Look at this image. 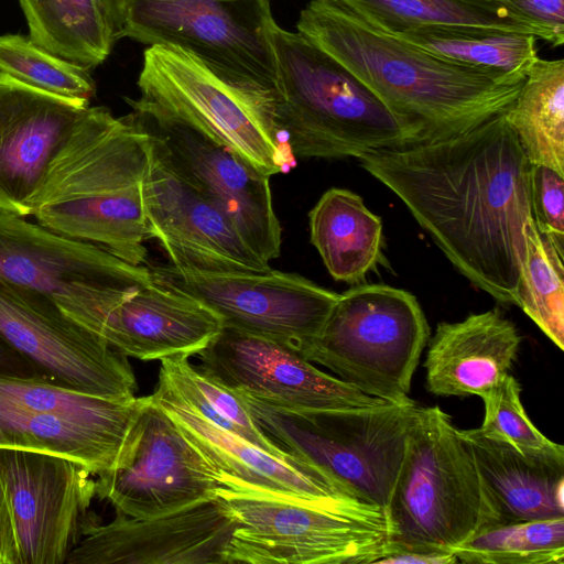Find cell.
<instances>
[{"instance_id":"6da1fadb","label":"cell","mask_w":564,"mask_h":564,"mask_svg":"<svg viewBox=\"0 0 564 564\" xmlns=\"http://www.w3.org/2000/svg\"><path fill=\"white\" fill-rule=\"evenodd\" d=\"M506 112L459 134L358 160L404 203L467 280L517 305L532 218L531 163Z\"/></svg>"},{"instance_id":"7a4b0ae2","label":"cell","mask_w":564,"mask_h":564,"mask_svg":"<svg viewBox=\"0 0 564 564\" xmlns=\"http://www.w3.org/2000/svg\"><path fill=\"white\" fill-rule=\"evenodd\" d=\"M296 26L368 86L419 142L505 113L524 82L440 57L380 30L340 0H311Z\"/></svg>"},{"instance_id":"3957f363","label":"cell","mask_w":564,"mask_h":564,"mask_svg":"<svg viewBox=\"0 0 564 564\" xmlns=\"http://www.w3.org/2000/svg\"><path fill=\"white\" fill-rule=\"evenodd\" d=\"M149 160V139L129 115L117 118L89 106L32 195L30 216L52 231L144 265L142 185Z\"/></svg>"},{"instance_id":"277c9868","label":"cell","mask_w":564,"mask_h":564,"mask_svg":"<svg viewBox=\"0 0 564 564\" xmlns=\"http://www.w3.org/2000/svg\"><path fill=\"white\" fill-rule=\"evenodd\" d=\"M278 74L274 120L297 159L357 158L419 142L378 96L304 35L271 32Z\"/></svg>"},{"instance_id":"5b68a950","label":"cell","mask_w":564,"mask_h":564,"mask_svg":"<svg viewBox=\"0 0 564 564\" xmlns=\"http://www.w3.org/2000/svg\"><path fill=\"white\" fill-rule=\"evenodd\" d=\"M217 498L235 523L224 564H370L392 539L387 510L356 498L283 499L223 488Z\"/></svg>"},{"instance_id":"8992f818","label":"cell","mask_w":564,"mask_h":564,"mask_svg":"<svg viewBox=\"0 0 564 564\" xmlns=\"http://www.w3.org/2000/svg\"><path fill=\"white\" fill-rule=\"evenodd\" d=\"M387 511L391 540L453 551L500 523L469 446L438 406H417Z\"/></svg>"},{"instance_id":"52a82bcc","label":"cell","mask_w":564,"mask_h":564,"mask_svg":"<svg viewBox=\"0 0 564 564\" xmlns=\"http://www.w3.org/2000/svg\"><path fill=\"white\" fill-rule=\"evenodd\" d=\"M429 339L427 321L413 294L357 284L339 294L317 335L295 350L368 395L409 403Z\"/></svg>"},{"instance_id":"ba28073f","label":"cell","mask_w":564,"mask_h":564,"mask_svg":"<svg viewBox=\"0 0 564 564\" xmlns=\"http://www.w3.org/2000/svg\"><path fill=\"white\" fill-rule=\"evenodd\" d=\"M238 394L285 451L322 469L352 497L388 510L417 410L414 401L301 414Z\"/></svg>"},{"instance_id":"9c48e42d","label":"cell","mask_w":564,"mask_h":564,"mask_svg":"<svg viewBox=\"0 0 564 564\" xmlns=\"http://www.w3.org/2000/svg\"><path fill=\"white\" fill-rule=\"evenodd\" d=\"M270 0H131L116 39L178 47L221 80L276 97Z\"/></svg>"},{"instance_id":"30bf717a","label":"cell","mask_w":564,"mask_h":564,"mask_svg":"<svg viewBox=\"0 0 564 564\" xmlns=\"http://www.w3.org/2000/svg\"><path fill=\"white\" fill-rule=\"evenodd\" d=\"M150 401L99 397L46 376L0 373V448L67 458L97 476L120 462Z\"/></svg>"},{"instance_id":"8fae6325","label":"cell","mask_w":564,"mask_h":564,"mask_svg":"<svg viewBox=\"0 0 564 564\" xmlns=\"http://www.w3.org/2000/svg\"><path fill=\"white\" fill-rule=\"evenodd\" d=\"M138 87L141 100L224 143L270 177L296 165L275 124V98L221 80L178 47L149 46Z\"/></svg>"},{"instance_id":"7c38bea8","label":"cell","mask_w":564,"mask_h":564,"mask_svg":"<svg viewBox=\"0 0 564 564\" xmlns=\"http://www.w3.org/2000/svg\"><path fill=\"white\" fill-rule=\"evenodd\" d=\"M0 281L46 296L102 337L113 307L151 283L153 275L147 265L131 264L96 245L0 212Z\"/></svg>"},{"instance_id":"4fadbf2b","label":"cell","mask_w":564,"mask_h":564,"mask_svg":"<svg viewBox=\"0 0 564 564\" xmlns=\"http://www.w3.org/2000/svg\"><path fill=\"white\" fill-rule=\"evenodd\" d=\"M129 115L148 137L152 152L176 175L218 205L250 248L270 263L280 256L281 227L270 176L229 147L174 115L127 99Z\"/></svg>"},{"instance_id":"5bb4252c","label":"cell","mask_w":564,"mask_h":564,"mask_svg":"<svg viewBox=\"0 0 564 564\" xmlns=\"http://www.w3.org/2000/svg\"><path fill=\"white\" fill-rule=\"evenodd\" d=\"M153 279L209 308L232 327L299 348L321 330L339 294L296 274L204 271L150 264Z\"/></svg>"},{"instance_id":"9a60e30c","label":"cell","mask_w":564,"mask_h":564,"mask_svg":"<svg viewBox=\"0 0 564 564\" xmlns=\"http://www.w3.org/2000/svg\"><path fill=\"white\" fill-rule=\"evenodd\" d=\"M91 473L74 460L0 448V478L9 501L18 564H66L99 521L90 510Z\"/></svg>"},{"instance_id":"2e32d148","label":"cell","mask_w":564,"mask_h":564,"mask_svg":"<svg viewBox=\"0 0 564 564\" xmlns=\"http://www.w3.org/2000/svg\"><path fill=\"white\" fill-rule=\"evenodd\" d=\"M0 336L61 383L105 398L135 397L129 357L37 292L0 281Z\"/></svg>"},{"instance_id":"e0dca14e","label":"cell","mask_w":564,"mask_h":564,"mask_svg":"<svg viewBox=\"0 0 564 564\" xmlns=\"http://www.w3.org/2000/svg\"><path fill=\"white\" fill-rule=\"evenodd\" d=\"M220 488L204 458L152 397L120 462L95 479L96 497L130 518L161 516L217 499Z\"/></svg>"},{"instance_id":"ac0fdd59","label":"cell","mask_w":564,"mask_h":564,"mask_svg":"<svg viewBox=\"0 0 564 564\" xmlns=\"http://www.w3.org/2000/svg\"><path fill=\"white\" fill-rule=\"evenodd\" d=\"M196 356L197 367L226 388L288 412L308 414L389 402L319 370L288 345L232 327L223 326Z\"/></svg>"},{"instance_id":"d6986e66","label":"cell","mask_w":564,"mask_h":564,"mask_svg":"<svg viewBox=\"0 0 564 564\" xmlns=\"http://www.w3.org/2000/svg\"><path fill=\"white\" fill-rule=\"evenodd\" d=\"M142 195L148 238L158 241L169 263L204 271L271 269L246 242L231 218L170 170L151 147Z\"/></svg>"},{"instance_id":"ffe728a7","label":"cell","mask_w":564,"mask_h":564,"mask_svg":"<svg viewBox=\"0 0 564 564\" xmlns=\"http://www.w3.org/2000/svg\"><path fill=\"white\" fill-rule=\"evenodd\" d=\"M234 528L218 498L149 518L116 513L86 533L66 564H224Z\"/></svg>"},{"instance_id":"44dd1931","label":"cell","mask_w":564,"mask_h":564,"mask_svg":"<svg viewBox=\"0 0 564 564\" xmlns=\"http://www.w3.org/2000/svg\"><path fill=\"white\" fill-rule=\"evenodd\" d=\"M204 458L223 489L283 498H355L318 467L275 457L212 424L161 387L151 394ZM357 499V498H356Z\"/></svg>"},{"instance_id":"7402d4cb","label":"cell","mask_w":564,"mask_h":564,"mask_svg":"<svg viewBox=\"0 0 564 564\" xmlns=\"http://www.w3.org/2000/svg\"><path fill=\"white\" fill-rule=\"evenodd\" d=\"M89 106L0 73V212L30 216L32 195Z\"/></svg>"},{"instance_id":"603a6c76","label":"cell","mask_w":564,"mask_h":564,"mask_svg":"<svg viewBox=\"0 0 564 564\" xmlns=\"http://www.w3.org/2000/svg\"><path fill=\"white\" fill-rule=\"evenodd\" d=\"M221 328L209 308L153 279L113 307L102 337L127 357L161 360L196 355Z\"/></svg>"},{"instance_id":"cb8c5ba5","label":"cell","mask_w":564,"mask_h":564,"mask_svg":"<svg viewBox=\"0 0 564 564\" xmlns=\"http://www.w3.org/2000/svg\"><path fill=\"white\" fill-rule=\"evenodd\" d=\"M521 337L499 308L440 323L429 343L426 389L440 397L482 398L509 373Z\"/></svg>"},{"instance_id":"d4e9b609","label":"cell","mask_w":564,"mask_h":564,"mask_svg":"<svg viewBox=\"0 0 564 564\" xmlns=\"http://www.w3.org/2000/svg\"><path fill=\"white\" fill-rule=\"evenodd\" d=\"M500 523L564 517V459L529 455L473 430H458Z\"/></svg>"},{"instance_id":"484cf974","label":"cell","mask_w":564,"mask_h":564,"mask_svg":"<svg viewBox=\"0 0 564 564\" xmlns=\"http://www.w3.org/2000/svg\"><path fill=\"white\" fill-rule=\"evenodd\" d=\"M311 242L334 280L359 284L382 261V223L362 198L326 191L308 214Z\"/></svg>"},{"instance_id":"4316f807","label":"cell","mask_w":564,"mask_h":564,"mask_svg":"<svg viewBox=\"0 0 564 564\" xmlns=\"http://www.w3.org/2000/svg\"><path fill=\"white\" fill-rule=\"evenodd\" d=\"M29 37L88 70L109 55L116 34L101 0H19Z\"/></svg>"},{"instance_id":"83f0119b","label":"cell","mask_w":564,"mask_h":564,"mask_svg":"<svg viewBox=\"0 0 564 564\" xmlns=\"http://www.w3.org/2000/svg\"><path fill=\"white\" fill-rule=\"evenodd\" d=\"M380 30L398 35L425 25H482L546 34L507 0H340Z\"/></svg>"},{"instance_id":"f1b7e54d","label":"cell","mask_w":564,"mask_h":564,"mask_svg":"<svg viewBox=\"0 0 564 564\" xmlns=\"http://www.w3.org/2000/svg\"><path fill=\"white\" fill-rule=\"evenodd\" d=\"M506 116L529 162L564 175V61L538 57Z\"/></svg>"},{"instance_id":"f546056e","label":"cell","mask_w":564,"mask_h":564,"mask_svg":"<svg viewBox=\"0 0 564 564\" xmlns=\"http://www.w3.org/2000/svg\"><path fill=\"white\" fill-rule=\"evenodd\" d=\"M455 63L492 74L524 79L539 57L536 37L482 25H425L398 35Z\"/></svg>"},{"instance_id":"4dcf8cb0","label":"cell","mask_w":564,"mask_h":564,"mask_svg":"<svg viewBox=\"0 0 564 564\" xmlns=\"http://www.w3.org/2000/svg\"><path fill=\"white\" fill-rule=\"evenodd\" d=\"M188 358L186 355L162 358L158 386L217 427L281 459L299 458L265 434L237 392L191 364Z\"/></svg>"},{"instance_id":"1f68e13d","label":"cell","mask_w":564,"mask_h":564,"mask_svg":"<svg viewBox=\"0 0 564 564\" xmlns=\"http://www.w3.org/2000/svg\"><path fill=\"white\" fill-rule=\"evenodd\" d=\"M454 552L462 563L563 564L564 517L491 525Z\"/></svg>"},{"instance_id":"d6a6232c","label":"cell","mask_w":564,"mask_h":564,"mask_svg":"<svg viewBox=\"0 0 564 564\" xmlns=\"http://www.w3.org/2000/svg\"><path fill=\"white\" fill-rule=\"evenodd\" d=\"M564 253L541 235L531 218L517 292L519 306L561 350L564 349Z\"/></svg>"},{"instance_id":"836d02e7","label":"cell","mask_w":564,"mask_h":564,"mask_svg":"<svg viewBox=\"0 0 564 564\" xmlns=\"http://www.w3.org/2000/svg\"><path fill=\"white\" fill-rule=\"evenodd\" d=\"M0 73L58 97L89 101L95 83L89 70L50 53L30 37L0 35Z\"/></svg>"},{"instance_id":"e575fe53","label":"cell","mask_w":564,"mask_h":564,"mask_svg":"<svg viewBox=\"0 0 564 564\" xmlns=\"http://www.w3.org/2000/svg\"><path fill=\"white\" fill-rule=\"evenodd\" d=\"M520 394L519 382L509 373L481 398L485 415L476 431L505 441L524 454L564 459V447L550 441L533 425L523 409Z\"/></svg>"},{"instance_id":"d590c367","label":"cell","mask_w":564,"mask_h":564,"mask_svg":"<svg viewBox=\"0 0 564 564\" xmlns=\"http://www.w3.org/2000/svg\"><path fill=\"white\" fill-rule=\"evenodd\" d=\"M564 175L541 164H531L532 219L541 235L564 253Z\"/></svg>"},{"instance_id":"8d00e7d4","label":"cell","mask_w":564,"mask_h":564,"mask_svg":"<svg viewBox=\"0 0 564 564\" xmlns=\"http://www.w3.org/2000/svg\"><path fill=\"white\" fill-rule=\"evenodd\" d=\"M536 24L552 46L564 44V0H507Z\"/></svg>"},{"instance_id":"74e56055","label":"cell","mask_w":564,"mask_h":564,"mask_svg":"<svg viewBox=\"0 0 564 564\" xmlns=\"http://www.w3.org/2000/svg\"><path fill=\"white\" fill-rule=\"evenodd\" d=\"M457 562L453 550L391 540L388 552L376 564H454Z\"/></svg>"},{"instance_id":"f35d334b","label":"cell","mask_w":564,"mask_h":564,"mask_svg":"<svg viewBox=\"0 0 564 564\" xmlns=\"http://www.w3.org/2000/svg\"><path fill=\"white\" fill-rule=\"evenodd\" d=\"M0 564H18V547L9 501L0 478Z\"/></svg>"},{"instance_id":"ab89813d","label":"cell","mask_w":564,"mask_h":564,"mask_svg":"<svg viewBox=\"0 0 564 564\" xmlns=\"http://www.w3.org/2000/svg\"><path fill=\"white\" fill-rule=\"evenodd\" d=\"M0 373L15 376H45L30 360L19 354L0 336ZM47 377V376H46Z\"/></svg>"},{"instance_id":"60d3db41","label":"cell","mask_w":564,"mask_h":564,"mask_svg":"<svg viewBox=\"0 0 564 564\" xmlns=\"http://www.w3.org/2000/svg\"><path fill=\"white\" fill-rule=\"evenodd\" d=\"M107 13L111 20V23L113 25L115 34H116V26L120 21V18L126 9V7L129 4L131 0H101ZM117 40V39H116Z\"/></svg>"}]
</instances>
